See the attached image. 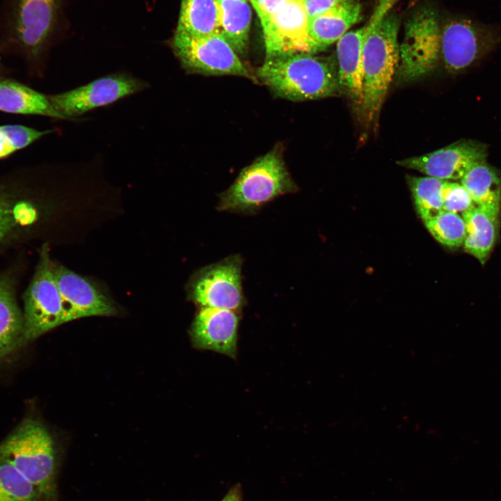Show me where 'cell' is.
Masks as SVG:
<instances>
[{
  "mask_svg": "<svg viewBox=\"0 0 501 501\" xmlns=\"http://www.w3.org/2000/svg\"><path fill=\"white\" fill-rule=\"evenodd\" d=\"M399 0H380L369 19L370 27L363 47V99L360 113L370 125L377 118L398 68L399 18L390 13Z\"/></svg>",
  "mask_w": 501,
  "mask_h": 501,
  "instance_id": "obj_1",
  "label": "cell"
},
{
  "mask_svg": "<svg viewBox=\"0 0 501 501\" xmlns=\"http://www.w3.org/2000/svg\"><path fill=\"white\" fill-rule=\"evenodd\" d=\"M255 76L276 95L291 101L319 100L341 90L335 63L312 54L266 58Z\"/></svg>",
  "mask_w": 501,
  "mask_h": 501,
  "instance_id": "obj_2",
  "label": "cell"
},
{
  "mask_svg": "<svg viewBox=\"0 0 501 501\" xmlns=\"http://www.w3.org/2000/svg\"><path fill=\"white\" fill-rule=\"evenodd\" d=\"M298 189L285 166L283 150L276 145L241 170L219 195L217 210L253 214L276 198Z\"/></svg>",
  "mask_w": 501,
  "mask_h": 501,
  "instance_id": "obj_3",
  "label": "cell"
},
{
  "mask_svg": "<svg viewBox=\"0 0 501 501\" xmlns=\"http://www.w3.org/2000/svg\"><path fill=\"white\" fill-rule=\"evenodd\" d=\"M0 458L14 466L43 501H57L56 447L42 424L33 418L24 420L0 443Z\"/></svg>",
  "mask_w": 501,
  "mask_h": 501,
  "instance_id": "obj_4",
  "label": "cell"
},
{
  "mask_svg": "<svg viewBox=\"0 0 501 501\" xmlns=\"http://www.w3.org/2000/svg\"><path fill=\"white\" fill-rule=\"evenodd\" d=\"M59 10L60 0H8L4 40L27 57H39L56 30Z\"/></svg>",
  "mask_w": 501,
  "mask_h": 501,
  "instance_id": "obj_5",
  "label": "cell"
},
{
  "mask_svg": "<svg viewBox=\"0 0 501 501\" xmlns=\"http://www.w3.org/2000/svg\"><path fill=\"white\" fill-rule=\"evenodd\" d=\"M172 49L183 68L190 73L204 75H234L258 80L239 55L218 33L196 36L176 31Z\"/></svg>",
  "mask_w": 501,
  "mask_h": 501,
  "instance_id": "obj_6",
  "label": "cell"
},
{
  "mask_svg": "<svg viewBox=\"0 0 501 501\" xmlns=\"http://www.w3.org/2000/svg\"><path fill=\"white\" fill-rule=\"evenodd\" d=\"M441 26L437 12L430 6L415 11L405 25L399 45V77L413 81L431 72L440 53Z\"/></svg>",
  "mask_w": 501,
  "mask_h": 501,
  "instance_id": "obj_7",
  "label": "cell"
},
{
  "mask_svg": "<svg viewBox=\"0 0 501 501\" xmlns=\"http://www.w3.org/2000/svg\"><path fill=\"white\" fill-rule=\"evenodd\" d=\"M52 263L45 246L41 250L33 277L24 295L25 344L66 322Z\"/></svg>",
  "mask_w": 501,
  "mask_h": 501,
  "instance_id": "obj_8",
  "label": "cell"
},
{
  "mask_svg": "<svg viewBox=\"0 0 501 501\" xmlns=\"http://www.w3.org/2000/svg\"><path fill=\"white\" fill-rule=\"evenodd\" d=\"M242 262L235 254L198 269L187 285L188 299L200 307L239 310L244 304Z\"/></svg>",
  "mask_w": 501,
  "mask_h": 501,
  "instance_id": "obj_9",
  "label": "cell"
},
{
  "mask_svg": "<svg viewBox=\"0 0 501 501\" xmlns=\"http://www.w3.org/2000/svg\"><path fill=\"white\" fill-rule=\"evenodd\" d=\"M501 42L495 27L464 17L449 19L441 26L440 53L450 72L462 71Z\"/></svg>",
  "mask_w": 501,
  "mask_h": 501,
  "instance_id": "obj_10",
  "label": "cell"
},
{
  "mask_svg": "<svg viewBox=\"0 0 501 501\" xmlns=\"http://www.w3.org/2000/svg\"><path fill=\"white\" fill-rule=\"evenodd\" d=\"M148 86V84L140 79L126 73H118L62 93L48 95V97L55 111L63 119H66L112 104Z\"/></svg>",
  "mask_w": 501,
  "mask_h": 501,
  "instance_id": "obj_11",
  "label": "cell"
},
{
  "mask_svg": "<svg viewBox=\"0 0 501 501\" xmlns=\"http://www.w3.org/2000/svg\"><path fill=\"white\" fill-rule=\"evenodd\" d=\"M308 22L303 0H286L261 22L266 58L317 53L309 35Z\"/></svg>",
  "mask_w": 501,
  "mask_h": 501,
  "instance_id": "obj_12",
  "label": "cell"
},
{
  "mask_svg": "<svg viewBox=\"0 0 501 501\" xmlns=\"http://www.w3.org/2000/svg\"><path fill=\"white\" fill-rule=\"evenodd\" d=\"M486 145L474 140H461L434 152L406 158L397 164L443 180H461L474 166L486 161Z\"/></svg>",
  "mask_w": 501,
  "mask_h": 501,
  "instance_id": "obj_13",
  "label": "cell"
},
{
  "mask_svg": "<svg viewBox=\"0 0 501 501\" xmlns=\"http://www.w3.org/2000/svg\"><path fill=\"white\" fill-rule=\"evenodd\" d=\"M55 280L62 298L66 322L92 316H111L118 311L94 283L53 262Z\"/></svg>",
  "mask_w": 501,
  "mask_h": 501,
  "instance_id": "obj_14",
  "label": "cell"
},
{
  "mask_svg": "<svg viewBox=\"0 0 501 501\" xmlns=\"http://www.w3.org/2000/svg\"><path fill=\"white\" fill-rule=\"evenodd\" d=\"M238 322L233 310L201 307L191 327L193 345L234 357Z\"/></svg>",
  "mask_w": 501,
  "mask_h": 501,
  "instance_id": "obj_15",
  "label": "cell"
},
{
  "mask_svg": "<svg viewBox=\"0 0 501 501\" xmlns=\"http://www.w3.org/2000/svg\"><path fill=\"white\" fill-rule=\"evenodd\" d=\"M370 27L369 21L360 29L347 32L337 42L340 86L360 112L363 99V47Z\"/></svg>",
  "mask_w": 501,
  "mask_h": 501,
  "instance_id": "obj_16",
  "label": "cell"
},
{
  "mask_svg": "<svg viewBox=\"0 0 501 501\" xmlns=\"http://www.w3.org/2000/svg\"><path fill=\"white\" fill-rule=\"evenodd\" d=\"M500 206L475 205L462 214L466 236V250L484 264L495 244L499 228Z\"/></svg>",
  "mask_w": 501,
  "mask_h": 501,
  "instance_id": "obj_17",
  "label": "cell"
},
{
  "mask_svg": "<svg viewBox=\"0 0 501 501\" xmlns=\"http://www.w3.org/2000/svg\"><path fill=\"white\" fill-rule=\"evenodd\" d=\"M360 4L350 0L309 18L308 33L316 51L337 42L360 19Z\"/></svg>",
  "mask_w": 501,
  "mask_h": 501,
  "instance_id": "obj_18",
  "label": "cell"
},
{
  "mask_svg": "<svg viewBox=\"0 0 501 501\" xmlns=\"http://www.w3.org/2000/svg\"><path fill=\"white\" fill-rule=\"evenodd\" d=\"M0 111L63 119L48 96L10 79H0Z\"/></svg>",
  "mask_w": 501,
  "mask_h": 501,
  "instance_id": "obj_19",
  "label": "cell"
},
{
  "mask_svg": "<svg viewBox=\"0 0 501 501\" xmlns=\"http://www.w3.org/2000/svg\"><path fill=\"white\" fill-rule=\"evenodd\" d=\"M219 13V33L239 56L248 47L251 10L246 0H216Z\"/></svg>",
  "mask_w": 501,
  "mask_h": 501,
  "instance_id": "obj_20",
  "label": "cell"
},
{
  "mask_svg": "<svg viewBox=\"0 0 501 501\" xmlns=\"http://www.w3.org/2000/svg\"><path fill=\"white\" fill-rule=\"evenodd\" d=\"M24 344L23 313L10 283L0 279V362Z\"/></svg>",
  "mask_w": 501,
  "mask_h": 501,
  "instance_id": "obj_21",
  "label": "cell"
},
{
  "mask_svg": "<svg viewBox=\"0 0 501 501\" xmlns=\"http://www.w3.org/2000/svg\"><path fill=\"white\" fill-rule=\"evenodd\" d=\"M218 16L216 0H182L176 31L196 36L218 33Z\"/></svg>",
  "mask_w": 501,
  "mask_h": 501,
  "instance_id": "obj_22",
  "label": "cell"
},
{
  "mask_svg": "<svg viewBox=\"0 0 501 501\" xmlns=\"http://www.w3.org/2000/svg\"><path fill=\"white\" fill-rule=\"evenodd\" d=\"M475 205L500 206L501 177L486 161L472 167L461 180Z\"/></svg>",
  "mask_w": 501,
  "mask_h": 501,
  "instance_id": "obj_23",
  "label": "cell"
},
{
  "mask_svg": "<svg viewBox=\"0 0 501 501\" xmlns=\"http://www.w3.org/2000/svg\"><path fill=\"white\" fill-rule=\"evenodd\" d=\"M445 180L432 177H408V183L419 216L424 221L443 211Z\"/></svg>",
  "mask_w": 501,
  "mask_h": 501,
  "instance_id": "obj_24",
  "label": "cell"
},
{
  "mask_svg": "<svg viewBox=\"0 0 501 501\" xmlns=\"http://www.w3.org/2000/svg\"><path fill=\"white\" fill-rule=\"evenodd\" d=\"M0 501H43L35 486L11 463L0 458Z\"/></svg>",
  "mask_w": 501,
  "mask_h": 501,
  "instance_id": "obj_25",
  "label": "cell"
},
{
  "mask_svg": "<svg viewBox=\"0 0 501 501\" xmlns=\"http://www.w3.org/2000/svg\"><path fill=\"white\" fill-rule=\"evenodd\" d=\"M424 223L431 234L440 244L451 248L463 244L466 229L460 214L443 210Z\"/></svg>",
  "mask_w": 501,
  "mask_h": 501,
  "instance_id": "obj_26",
  "label": "cell"
},
{
  "mask_svg": "<svg viewBox=\"0 0 501 501\" xmlns=\"http://www.w3.org/2000/svg\"><path fill=\"white\" fill-rule=\"evenodd\" d=\"M49 132L17 125H0V159L25 148Z\"/></svg>",
  "mask_w": 501,
  "mask_h": 501,
  "instance_id": "obj_27",
  "label": "cell"
},
{
  "mask_svg": "<svg viewBox=\"0 0 501 501\" xmlns=\"http://www.w3.org/2000/svg\"><path fill=\"white\" fill-rule=\"evenodd\" d=\"M442 196L444 211L463 214L475 205L464 186L456 182L445 181Z\"/></svg>",
  "mask_w": 501,
  "mask_h": 501,
  "instance_id": "obj_28",
  "label": "cell"
},
{
  "mask_svg": "<svg viewBox=\"0 0 501 501\" xmlns=\"http://www.w3.org/2000/svg\"><path fill=\"white\" fill-rule=\"evenodd\" d=\"M17 214L5 196L0 193V241L15 226Z\"/></svg>",
  "mask_w": 501,
  "mask_h": 501,
  "instance_id": "obj_29",
  "label": "cell"
},
{
  "mask_svg": "<svg viewBox=\"0 0 501 501\" xmlns=\"http://www.w3.org/2000/svg\"><path fill=\"white\" fill-rule=\"evenodd\" d=\"M350 0H303L308 17L323 13L328 10Z\"/></svg>",
  "mask_w": 501,
  "mask_h": 501,
  "instance_id": "obj_30",
  "label": "cell"
},
{
  "mask_svg": "<svg viewBox=\"0 0 501 501\" xmlns=\"http://www.w3.org/2000/svg\"><path fill=\"white\" fill-rule=\"evenodd\" d=\"M254 9L257 13L260 22L267 19L277 9H278L286 0H250Z\"/></svg>",
  "mask_w": 501,
  "mask_h": 501,
  "instance_id": "obj_31",
  "label": "cell"
},
{
  "mask_svg": "<svg viewBox=\"0 0 501 501\" xmlns=\"http://www.w3.org/2000/svg\"><path fill=\"white\" fill-rule=\"evenodd\" d=\"M221 501H241L240 486L239 485L233 486Z\"/></svg>",
  "mask_w": 501,
  "mask_h": 501,
  "instance_id": "obj_32",
  "label": "cell"
}]
</instances>
